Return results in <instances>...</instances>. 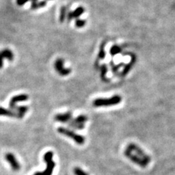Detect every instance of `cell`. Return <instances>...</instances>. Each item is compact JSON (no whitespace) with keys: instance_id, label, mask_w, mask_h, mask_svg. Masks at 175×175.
Returning <instances> with one entry per match:
<instances>
[{"instance_id":"obj_13","label":"cell","mask_w":175,"mask_h":175,"mask_svg":"<svg viewBox=\"0 0 175 175\" xmlns=\"http://www.w3.org/2000/svg\"><path fill=\"white\" fill-rule=\"evenodd\" d=\"M88 121V117L84 115H80L77 116V118H74L71 121H70L68 123H72V124H85V123ZM67 124V123H66Z\"/></svg>"},{"instance_id":"obj_1","label":"cell","mask_w":175,"mask_h":175,"mask_svg":"<svg viewBox=\"0 0 175 175\" xmlns=\"http://www.w3.org/2000/svg\"><path fill=\"white\" fill-rule=\"evenodd\" d=\"M121 100H122V98L120 96L115 95L108 99H96L93 101V105L95 107L113 106V105H116L121 103Z\"/></svg>"},{"instance_id":"obj_14","label":"cell","mask_w":175,"mask_h":175,"mask_svg":"<svg viewBox=\"0 0 175 175\" xmlns=\"http://www.w3.org/2000/svg\"><path fill=\"white\" fill-rule=\"evenodd\" d=\"M29 108L27 107L26 106H16V112H18L20 115L24 118L25 114L26 113L27 111H28Z\"/></svg>"},{"instance_id":"obj_4","label":"cell","mask_w":175,"mask_h":175,"mask_svg":"<svg viewBox=\"0 0 175 175\" xmlns=\"http://www.w3.org/2000/svg\"><path fill=\"white\" fill-rule=\"evenodd\" d=\"M126 149L129 150H131V152H135L136 155H137L140 158H141L142 159H144V161H147L148 164L151 161V158H150L147 153H144V150H143L139 146L134 144V143H130V144H128L127 147H126Z\"/></svg>"},{"instance_id":"obj_15","label":"cell","mask_w":175,"mask_h":175,"mask_svg":"<svg viewBox=\"0 0 175 175\" xmlns=\"http://www.w3.org/2000/svg\"><path fill=\"white\" fill-rule=\"evenodd\" d=\"M134 62H135V59H134V58H133V59H131V61L130 63L126 65V67L124 68V69H123V71H122V74H121V75H122L123 77H124V76H126V74H127L129 72V71H130V69H131L132 66H133Z\"/></svg>"},{"instance_id":"obj_19","label":"cell","mask_w":175,"mask_h":175,"mask_svg":"<svg viewBox=\"0 0 175 175\" xmlns=\"http://www.w3.org/2000/svg\"><path fill=\"white\" fill-rule=\"evenodd\" d=\"M73 171H74V174L75 175H89L88 173H86V171H83L80 167H74Z\"/></svg>"},{"instance_id":"obj_12","label":"cell","mask_w":175,"mask_h":175,"mask_svg":"<svg viewBox=\"0 0 175 175\" xmlns=\"http://www.w3.org/2000/svg\"><path fill=\"white\" fill-rule=\"evenodd\" d=\"M84 12H85V9L83 8V7H77V8L75 9L74 11L69 12V13H68L67 15L68 21H71L73 18H77H77L80 17V16H82V15L84 13Z\"/></svg>"},{"instance_id":"obj_21","label":"cell","mask_w":175,"mask_h":175,"mask_svg":"<svg viewBox=\"0 0 175 175\" xmlns=\"http://www.w3.org/2000/svg\"><path fill=\"white\" fill-rule=\"evenodd\" d=\"M86 25V21L84 20H81L77 18L75 21V26L78 28H81V27H83Z\"/></svg>"},{"instance_id":"obj_20","label":"cell","mask_w":175,"mask_h":175,"mask_svg":"<svg viewBox=\"0 0 175 175\" xmlns=\"http://www.w3.org/2000/svg\"><path fill=\"white\" fill-rule=\"evenodd\" d=\"M66 8L65 7H63L61 10V13H60V21L61 22H64V21L65 17H66Z\"/></svg>"},{"instance_id":"obj_23","label":"cell","mask_w":175,"mask_h":175,"mask_svg":"<svg viewBox=\"0 0 175 175\" xmlns=\"http://www.w3.org/2000/svg\"><path fill=\"white\" fill-rule=\"evenodd\" d=\"M29 1H31V0H16V3H17L18 5L22 6L28 2Z\"/></svg>"},{"instance_id":"obj_7","label":"cell","mask_w":175,"mask_h":175,"mask_svg":"<svg viewBox=\"0 0 175 175\" xmlns=\"http://www.w3.org/2000/svg\"><path fill=\"white\" fill-rule=\"evenodd\" d=\"M55 69L61 76H66L71 73V69H67L64 66V61L61 59H58L55 62Z\"/></svg>"},{"instance_id":"obj_18","label":"cell","mask_w":175,"mask_h":175,"mask_svg":"<svg viewBox=\"0 0 175 175\" xmlns=\"http://www.w3.org/2000/svg\"><path fill=\"white\" fill-rule=\"evenodd\" d=\"M109 52H110L109 53H110L111 56H114L121 52V48H120L119 46H118V45H113V46L111 48Z\"/></svg>"},{"instance_id":"obj_2","label":"cell","mask_w":175,"mask_h":175,"mask_svg":"<svg viewBox=\"0 0 175 175\" xmlns=\"http://www.w3.org/2000/svg\"><path fill=\"white\" fill-rule=\"evenodd\" d=\"M58 132L60 133L61 134L64 135V136H67V137L71 138L75 141L77 144H83L85 143V141H86V139L83 136L80 134H77V133L74 131L71 130V129H66V128L64 127H59L57 129Z\"/></svg>"},{"instance_id":"obj_9","label":"cell","mask_w":175,"mask_h":175,"mask_svg":"<svg viewBox=\"0 0 175 175\" xmlns=\"http://www.w3.org/2000/svg\"><path fill=\"white\" fill-rule=\"evenodd\" d=\"M55 121L62 123H68L72 120V113L70 111H68L66 113L57 114L54 117Z\"/></svg>"},{"instance_id":"obj_8","label":"cell","mask_w":175,"mask_h":175,"mask_svg":"<svg viewBox=\"0 0 175 175\" xmlns=\"http://www.w3.org/2000/svg\"><path fill=\"white\" fill-rule=\"evenodd\" d=\"M28 99H29L28 95H26V94H25L15 96L12 97L11 99L10 100V102H9V107H10V109H12V110L16 109V106H16V104H17L18 102L27 101Z\"/></svg>"},{"instance_id":"obj_17","label":"cell","mask_w":175,"mask_h":175,"mask_svg":"<svg viewBox=\"0 0 175 175\" xmlns=\"http://www.w3.org/2000/svg\"><path fill=\"white\" fill-rule=\"evenodd\" d=\"M100 69H101V78L103 81H108L107 79L106 78V74L107 73V67L105 64L101 65L100 66Z\"/></svg>"},{"instance_id":"obj_5","label":"cell","mask_w":175,"mask_h":175,"mask_svg":"<svg viewBox=\"0 0 175 175\" xmlns=\"http://www.w3.org/2000/svg\"><path fill=\"white\" fill-rule=\"evenodd\" d=\"M124 155L129 158V160H131L132 162L137 164L138 166L142 167V168H144V167L147 166V165H148V163H147V161H145L144 159L140 158L139 156H137V155L134 154L131 150H127V149H126V150H125L124 152Z\"/></svg>"},{"instance_id":"obj_3","label":"cell","mask_w":175,"mask_h":175,"mask_svg":"<svg viewBox=\"0 0 175 175\" xmlns=\"http://www.w3.org/2000/svg\"><path fill=\"white\" fill-rule=\"evenodd\" d=\"M53 153L48 151L44 155V161L46 163V169L42 172H36L34 175H51L55 168V162L53 160Z\"/></svg>"},{"instance_id":"obj_10","label":"cell","mask_w":175,"mask_h":175,"mask_svg":"<svg viewBox=\"0 0 175 175\" xmlns=\"http://www.w3.org/2000/svg\"><path fill=\"white\" fill-rule=\"evenodd\" d=\"M13 58H14V55L10 49H4L0 51V69L3 66L4 59H6L12 61L13 60Z\"/></svg>"},{"instance_id":"obj_24","label":"cell","mask_w":175,"mask_h":175,"mask_svg":"<svg viewBox=\"0 0 175 175\" xmlns=\"http://www.w3.org/2000/svg\"><path fill=\"white\" fill-rule=\"evenodd\" d=\"M31 1H32V3H34V2H36L37 1V0H31Z\"/></svg>"},{"instance_id":"obj_16","label":"cell","mask_w":175,"mask_h":175,"mask_svg":"<svg viewBox=\"0 0 175 175\" xmlns=\"http://www.w3.org/2000/svg\"><path fill=\"white\" fill-rule=\"evenodd\" d=\"M46 3L47 1H45V0H44V1H39V2L36 1V2L31 3V9H33V10H36V9L40 8V7H43L46 5Z\"/></svg>"},{"instance_id":"obj_6","label":"cell","mask_w":175,"mask_h":175,"mask_svg":"<svg viewBox=\"0 0 175 175\" xmlns=\"http://www.w3.org/2000/svg\"><path fill=\"white\" fill-rule=\"evenodd\" d=\"M4 158H5L6 161L9 163V164L11 166L12 169L15 171H19L20 169H21V165H20L19 162L17 159H16V156L11 153H6L5 156H4Z\"/></svg>"},{"instance_id":"obj_22","label":"cell","mask_w":175,"mask_h":175,"mask_svg":"<svg viewBox=\"0 0 175 175\" xmlns=\"http://www.w3.org/2000/svg\"><path fill=\"white\" fill-rule=\"evenodd\" d=\"M105 56H106V51L104 50V45H102L101 46V48H100L99 53V58L100 59H104Z\"/></svg>"},{"instance_id":"obj_11","label":"cell","mask_w":175,"mask_h":175,"mask_svg":"<svg viewBox=\"0 0 175 175\" xmlns=\"http://www.w3.org/2000/svg\"><path fill=\"white\" fill-rule=\"evenodd\" d=\"M0 116H7L10 118H16L18 119H21L23 117L20 115L16 111H13L10 109H5L4 107L0 106Z\"/></svg>"}]
</instances>
